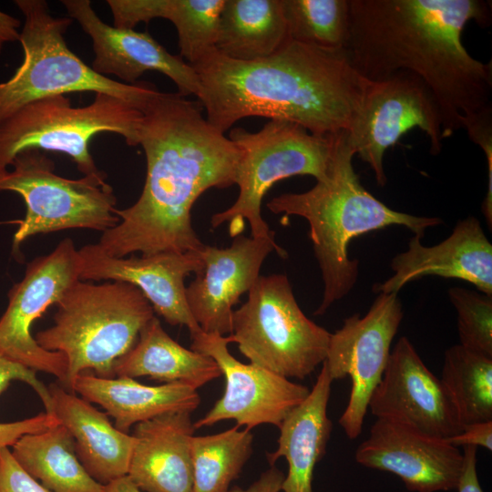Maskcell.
<instances>
[{"instance_id":"obj_21","label":"cell","mask_w":492,"mask_h":492,"mask_svg":"<svg viewBox=\"0 0 492 492\" xmlns=\"http://www.w3.org/2000/svg\"><path fill=\"white\" fill-rule=\"evenodd\" d=\"M190 412H169L135 425L128 475L142 492H193Z\"/></svg>"},{"instance_id":"obj_19","label":"cell","mask_w":492,"mask_h":492,"mask_svg":"<svg viewBox=\"0 0 492 492\" xmlns=\"http://www.w3.org/2000/svg\"><path fill=\"white\" fill-rule=\"evenodd\" d=\"M61 3L68 17L91 38L95 54L91 67L97 73L133 85L145 72L158 71L173 81L179 95L198 97L200 82L193 67L179 55L169 53L150 34L103 22L89 0Z\"/></svg>"},{"instance_id":"obj_25","label":"cell","mask_w":492,"mask_h":492,"mask_svg":"<svg viewBox=\"0 0 492 492\" xmlns=\"http://www.w3.org/2000/svg\"><path fill=\"white\" fill-rule=\"evenodd\" d=\"M114 373L118 377L179 382L195 389L222 375L211 357L180 345L156 316L140 331L135 345L117 361Z\"/></svg>"},{"instance_id":"obj_40","label":"cell","mask_w":492,"mask_h":492,"mask_svg":"<svg viewBox=\"0 0 492 492\" xmlns=\"http://www.w3.org/2000/svg\"><path fill=\"white\" fill-rule=\"evenodd\" d=\"M21 21L7 13L0 11V55L8 43L19 41Z\"/></svg>"},{"instance_id":"obj_6","label":"cell","mask_w":492,"mask_h":492,"mask_svg":"<svg viewBox=\"0 0 492 492\" xmlns=\"http://www.w3.org/2000/svg\"><path fill=\"white\" fill-rule=\"evenodd\" d=\"M25 22L19 42L23 61L0 83V124L23 107L46 97L76 92L105 93L141 110L160 91L150 82L125 84L99 75L67 46L73 20L54 16L45 0H15Z\"/></svg>"},{"instance_id":"obj_24","label":"cell","mask_w":492,"mask_h":492,"mask_svg":"<svg viewBox=\"0 0 492 492\" xmlns=\"http://www.w3.org/2000/svg\"><path fill=\"white\" fill-rule=\"evenodd\" d=\"M72 391L103 407L124 433L166 413H192L200 403L197 389L183 383L147 385L128 377L100 378L92 372L79 374Z\"/></svg>"},{"instance_id":"obj_34","label":"cell","mask_w":492,"mask_h":492,"mask_svg":"<svg viewBox=\"0 0 492 492\" xmlns=\"http://www.w3.org/2000/svg\"><path fill=\"white\" fill-rule=\"evenodd\" d=\"M0 492H51L26 473L9 447L0 448Z\"/></svg>"},{"instance_id":"obj_12","label":"cell","mask_w":492,"mask_h":492,"mask_svg":"<svg viewBox=\"0 0 492 492\" xmlns=\"http://www.w3.org/2000/svg\"><path fill=\"white\" fill-rule=\"evenodd\" d=\"M78 250L73 241H61L49 254L27 263L23 279L9 290L0 318V353L36 372L55 375L61 385L67 362L59 352L43 349L31 333L35 321L79 280Z\"/></svg>"},{"instance_id":"obj_9","label":"cell","mask_w":492,"mask_h":492,"mask_svg":"<svg viewBox=\"0 0 492 492\" xmlns=\"http://www.w3.org/2000/svg\"><path fill=\"white\" fill-rule=\"evenodd\" d=\"M231 343L251 364L303 379L325 360L331 333L310 320L285 274L260 275L233 311Z\"/></svg>"},{"instance_id":"obj_13","label":"cell","mask_w":492,"mask_h":492,"mask_svg":"<svg viewBox=\"0 0 492 492\" xmlns=\"http://www.w3.org/2000/svg\"><path fill=\"white\" fill-rule=\"evenodd\" d=\"M403 316L397 293L380 292L364 316L347 317L331 333L323 364L333 382L351 378L349 400L339 418L350 439L362 432L371 395L383 376Z\"/></svg>"},{"instance_id":"obj_17","label":"cell","mask_w":492,"mask_h":492,"mask_svg":"<svg viewBox=\"0 0 492 492\" xmlns=\"http://www.w3.org/2000/svg\"><path fill=\"white\" fill-rule=\"evenodd\" d=\"M273 251L287 256L274 237L240 234L228 248L204 245L203 268L185 291L190 313L203 333L223 336L231 333L233 306L255 283L264 260Z\"/></svg>"},{"instance_id":"obj_1","label":"cell","mask_w":492,"mask_h":492,"mask_svg":"<svg viewBox=\"0 0 492 492\" xmlns=\"http://www.w3.org/2000/svg\"><path fill=\"white\" fill-rule=\"evenodd\" d=\"M176 93L159 92L142 109L138 145L147 174L142 192L119 221L102 232L98 248L112 257L200 251L191 209L211 188L236 183L241 150L202 115L203 108Z\"/></svg>"},{"instance_id":"obj_11","label":"cell","mask_w":492,"mask_h":492,"mask_svg":"<svg viewBox=\"0 0 492 492\" xmlns=\"http://www.w3.org/2000/svg\"><path fill=\"white\" fill-rule=\"evenodd\" d=\"M413 128L426 135L431 154L440 153L443 118L426 85L408 71L370 82L348 135L355 155L370 166L380 187L387 182L384 169L386 150Z\"/></svg>"},{"instance_id":"obj_8","label":"cell","mask_w":492,"mask_h":492,"mask_svg":"<svg viewBox=\"0 0 492 492\" xmlns=\"http://www.w3.org/2000/svg\"><path fill=\"white\" fill-rule=\"evenodd\" d=\"M143 112L132 103L105 94L74 107L66 95L34 101L0 124V169L26 149L57 151L67 155L84 175L97 172L89 151L91 139L103 132L124 138L128 146L138 145Z\"/></svg>"},{"instance_id":"obj_31","label":"cell","mask_w":492,"mask_h":492,"mask_svg":"<svg viewBox=\"0 0 492 492\" xmlns=\"http://www.w3.org/2000/svg\"><path fill=\"white\" fill-rule=\"evenodd\" d=\"M288 37L324 49L346 50L350 0H282Z\"/></svg>"},{"instance_id":"obj_38","label":"cell","mask_w":492,"mask_h":492,"mask_svg":"<svg viewBox=\"0 0 492 492\" xmlns=\"http://www.w3.org/2000/svg\"><path fill=\"white\" fill-rule=\"evenodd\" d=\"M477 447L474 446H463V468L457 492H483L477 472Z\"/></svg>"},{"instance_id":"obj_39","label":"cell","mask_w":492,"mask_h":492,"mask_svg":"<svg viewBox=\"0 0 492 492\" xmlns=\"http://www.w3.org/2000/svg\"><path fill=\"white\" fill-rule=\"evenodd\" d=\"M284 477L285 475L272 466L247 488L232 487L228 492H282Z\"/></svg>"},{"instance_id":"obj_3","label":"cell","mask_w":492,"mask_h":492,"mask_svg":"<svg viewBox=\"0 0 492 492\" xmlns=\"http://www.w3.org/2000/svg\"><path fill=\"white\" fill-rule=\"evenodd\" d=\"M191 67L205 118L222 133L248 117L290 121L317 136L349 132L370 84L346 50L291 39L264 58L235 61L214 49Z\"/></svg>"},{"instance_id":"obj_30","label":"cell","mask_w":492,"mask_h":492,"mask_svg":"<svg viewBox=\"0 0 492 492\" xmlns=\"http://www.w3.org/2000/svg\"><path fill=\"white\" fill-rule=\"evenodd\" d=\"M253 435L237 425L208 436H193V492H228L252 454Z\"/></svg>"},{"instance_id":"obj_20","label":"cell","mask_w":492,"mask_h":492,"mask_svg":"<svg viewBox=\"0 0 492 492\" xmlns=\"http://www.w3.org/2000/svg\"><path fill=\"white\" fill-rule=\"evenodd\" d=\"M394 274L374 286L376 293L398 292L408 282L425 276H440L468 282L492 295V244L474 216L459 220L442 242L425 246L414 235L407 250L391 261Z\"/></svg>"},{"instance_id":"obj_14","label":"cell","mask_w":492,"mask_h":492,"mask_svg":"<svg viewBox=\"0 0 492 492\" xmlns=\"http://www.w3.org/2000/svg\"><path fill=\"white\" fill-rule=\"evenodd\" d=\"M190 336V349L211 357L225 378L222 396L203 417L193 423L195 429L229 419L250 431L263 424L279 427L288 413L310 392L305 385L251 363L238 361L229 352V335L201 331Z\"/></svg>"},{"instance_id":"obj_29","label":"cell","mask_w":492,"mask_h":492,"mask_svg":"<svg viewBox=\"0 0 492 492\" xmlns=\"http://www.w3.org/2000/svg\"><path fill=\"white\" fill-rule=\"evenodd\" d=\"M440 381L462 429L492 420V358L453 345L445 352Z\"/></svg>"},{"instance_id":"obj_41","label":"cell","mask_w":492,"mask_h":492,"mask_svg":"<svg viewBox=\"0 0 492 492\" xmlns=\"http://www.w3.org/2000/svg\"><path fill=\"white\" fill-rule=\"evenodd\" d=\"M104 492H142L128 477L125 476L105 485Z\"/></svg>"},{"instance_id":"obj_26","label":"cell","mask_w":492,"mask_h":492,"mask_svg":"<svg viewBox=\"0 0 492 492\" xmlns=\"http://www.w3.org/2000/svg\"><path fill=\"white\" fill-rule=\"evenodd\" d=\"M113 26L134 29L155 18L171 22L179 56L190 66L215 49L224 0H108Z\"/></svg>"},{"instance_id":"obj_10","label":"cell","mask_w":492,"mask_h":492,"mask_svg":"<svg viewBox=\"0 0 492 492\" xmlns=\"http://www.w3.org/2000/svg\"><path fill=\"white\" fill-rule=\"evenodd\" d=\"M10 166L0 169V192H15L26 204L14 234V253L39 233L67 229L104 232L118 223L117 199L105 171L67 179L55 172V163L45 152L33 149L18 153Z\"/></svg>"},{"instance_id":"obj_5","label":"cell","mask_w":492,"mask_h":492,"mask_svg":"<svg viewBox=\"0 0 492 492\" xmlns=\"http://www.w3.org/2000/svg\"><path fill=\"white\" fill-rule=\"evenodd\" d=\"M54 324L39 331L36 342L62 353L67 362L64 389L73 393L76 377L92 372L116 377L114 367L138 341L154 309L136 286L119 281H77L56 302Z\"/></svg>"},{"instance_id":"obj_16","label":"cell","mask_w":492,"mask_h":492,"mask_svg":"<svg viewBox=\"0 0 492 492\" xmlns=\"http://www.w3.org/2000/svg\"><path fill=\"white\" fill-rule=\"evenodd\" d=\"M354 457L365 467L396 475L410 492L456 489L464 460L463 451L446 439L383 418L373 424Z\"/></svg>"},{"instance_id":"obj_23","label":"cell","mask_w":492,"mask_h":492,"mask_svg":"<svg viewBox=\"0 0 492 492\" xmlns=\"http://www.w3.org/2000/svg\"><path fill=\"white\" fill-rule=\"evenodd\" d=\"M332 383L323 364L313 389L278 427V447L266 456L271 466L280 457L287 461L288 472L282 482V492H313L314 467L326 452L333 428L327 415Z\"/></svg>"},{"instance_id":"obj_18","label":"cell","mask_w":492,"mask_h":492,"mask_svg":"<svg viewBox=\"0 0 492 492\" xmlns=\"http://www.w3.org/2000/svg\"><path fill=\"white\" fill-rule=\"evenodd\" d=\"M78 255L79 280L128 282L142 292L168 323L186 326L190 335L201 332L189 309L184 284L190 273L202 270L200 251L112 257L95 243L81 247Z\"/></svg>"},{"instance_id":"obj_27","label":"cell","mask_w":492,"mask_h":492,"mask_svg":"<svg viewBox=\"0 0 492 492\" xmlns=\"http://www.w3.org/2000/svg\"><path fill=\"white\" fill-rule=\"evenodd\" d=\"M282 0H224L215 49L235 61L267 57L287 40Z\"/></svg>"},{"instance_id":"obj_4","label":"cell","mask_w":492,"mask_h":492,"mask_svg":"<svg viewBox=\"0 0 492 492\" xmlns=\"http://www.w3.org/2000/svg\"><path fill=\"white\" fill-rule=\"evenodd\" d=\"M354 148L347 131L335 135L327 177L307 191L282 193L268 209L284 216L305 219L314 256L323 282L322 302L314 314H323L345 297L359 275V261L348 253L350 242L364 233L389 226H404L424 237L426 229L443 223L437 217L416 216L395 210L372 195L353 166Z\"/></svg>"},{"instance_id":"obj_2","label":"cell","mask_w":492,"mask_h":492,"mask_svg":"<svg viewBox=\"0 0 492 492\" xmlns=\"http://www.w3.org/2000/svg\"><path fill=\"white\" fill-rule=\"evenodd\" d=\"M491 18L485 0H350L346 51L370 82L398 71L418 77L439 106L445 139L492 108V63L474 58L462 42L469 22L489 26Z\"/></svg>"},{"instance_id":"obj_37","label":"cell","mask_w":492,"mask_h":492,"mask_svg":"<svg viewBox=\"0 0 492 492\" xmlns=\"http://www.w3.org/2000/svg\"><path fill=\"white\" fill-rule=\"evenodd\" d=\"M446 440L458 448L459 446H482L491 451L492 420L466 425L461 432Z\"/></svg>"},{"instance_id":"obj_33","label":"cell","mask_w":492,"mask_h":492,"mask_svg":"<svg viewBox=\"0 0 492 492\" xmlns=\"http://www.w3.org/2000/svg\"><path fill=\"white\" fill-rule=\"evenodd\" d=\"M465 129L473 141L485 153L487 165V189L481 211L489 229L492 227V108L472 115L463 121Z\"/></svg>"},{"instance_id":"obj_32","label":"cell","mask_w":492,"mask_h":492,"mask_svg":"<svg viewBox=\"0 0 492 492\" xmlns=\"http://www.w3.org/2000/svg\"><path fill=\"white\" fill-rule=\"evenodd\" d=\"M447 292L456 312L459 344L492 358V295L463 287Z\"/></svg>"},{"instance_id":"obj_28","label":"cell","mask_w":492,"mask_h":492,"mask_svg":"<svg viewBox=\"0 0 492 492\" xmlns=\"http://www.w3.org/2000/svg\"><path fill=\"white\" fill-rule=\"evenodd\" d=\"M10 448L22 468L51 492L105 490L78 460L73 436L61 424L24 435Z\"/></svg>"},{"instance_id":"obj_22","label":"cell","mask_w":492,"mask_h":492,"mask_svg":"<svg viewBox=\"0 0 492 492\" xmlns=\"http://www.w3.org/2000/svg\"><path fill=\"white\" fill-rule=\"evenodd\" d=\"M52 415L73 436L77 456L88 475L107 485L128 475L135 437L111 424L107 413L52 384Z\"/></svg>"},{"instance_id":"obj_15","label":"cell","mask_w":492,"mask_h":492,"mask_svg":"<svg viewBox=\"0 0 492 492\" xmlns=\"http://www.w3.org/2000/svg\"><path fill=\"white\" fill-rule=\"evenodd\" d=\"M368 408L377 418L437 438L446 439L462 431L440 378L427 368L405 336L391 351Z\"/></svg>"},{"instance_id":"obj_7","label":"cell","mask_w":492,"mask_h":492,"mask_svg":"<svg viewBox=\"0 0 492 492\" xmlns=\"http://www.w3.org/2000/svg\"><path fill=\"white\" fill-rule=\"evenodd\" d=\"M228 138L242 153L235 183L239 195L230 208L211 217V226L217 228L227 222L229 233L234 238L241 234L246 220L251 237H274L261 217L263 197L276 182L292 176L324 179L335 135L317 136L295 123L270 119L256 132L231 128Z\"/></svg>"},{"instance_id":"obj_36","label":"cell","mask_w":492,"mask_h":492,"mask_svg":"<svg viewBox=\"0 0 492 492\" xmlns=\"http://www.w3.org/2000/svg\"><path fill=\"white\" fill-rule=\"evenodd\" d=\"M58 424V419L46 412L19 421L0 423V448H10L24 435L39 433Z\"/></svg>"},{"instance_id":"obj_35","label":"cell","mask_w":492,"mask_h":492,"mask_svg":"<svg viewBox=\"0 0 492 492\" xmlns=\"http://www.w3.org/2000/svg\"><path fill=\"white\" fill-rule=\"evenodd\" d=\"M13 381H21L31 386L43 402L46 412L52 413V400L48 386L38 380L36 372L0 353V395L7 389Z\"/></svg>"}]
</instances>
